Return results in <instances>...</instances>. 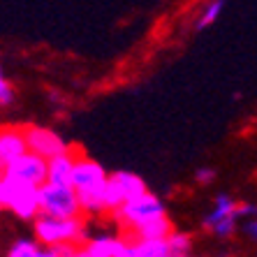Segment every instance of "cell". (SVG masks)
<instances>
[{
	"label": "cell",
	"mask_w": 257,
	"mask_h": 257,
	"mask_svg": "<svg viewBox=\"0 0 257 257\" xmlns=\"http://www.w3.org/2000/svg\"><path fill=\"white\" fill-rule=\"evenodd\" d=\"M222 10H225V0H209L206 7H204L202 17H199V21H197V30H202V28H206V26L213 24L215 19L220 17Z\"/></svg>",
	"instance_id": "cell-14"
},
{
	"label": "cell",
	"mask_w": 257,
	"mask_h": 257,
	"mask_svg": "<svg viewBox=\"0 0 257 257\" xmlns=\"http://www.w3.org/2000/svg\"><path fill=\"white\" fill-rule=\"evenodd\" d=\"M236 218H257V204L236 202Z\"/></svg>",
	"instance_id": "cell-17"
},
{
	"label": "cell",
	"mask_w": 257,
	"mask_h": 257,
	"mask_svg": "<svg viewBox=\"0 0 257 257\" xmlns=\"http://www.w3.org/2000/svg\"><path fill=\"white\" fill-rule=\"evenodd\" d=\"M245 232H248V234L252 236V239L257 241V218H255V220H250L248 225H245Z\"/></svg>",
	"instance_id": "cell-19"
},
{
	"label": "cell",
	"mask_w": 257,
	"mask_h": 257,
	"mask_svg": "<svg viewBox=\"0 0 257 257\" xmlns=\"http://www.w3.org/2000/svg\"><path fill=\"white\" fill-rule=\"evenodd\" d=\"M14 102V88L12 84L3 77V65H0V107H7Z\"/></svg>",
	"instance_id": "cell-15"
},
{
	"label": "cell",
	"mask_w": 257,
	"mask_h": 257,
	"mask_svg": "<svg viewBox=\"0 0 257 257\" xmlns=\"http://www.w3.org/2000/svg\"><path fill=\"white\" fill-rule=\"evenodd\" d=\"M21 153H26V142L21 130H14V127L0 130V176L5 174L7 165Z\"/></svg>",
	"instance_id": "cell-9"
},
{
	"label": "cell",
	"mask_w": 257,
	"mask_h": 257,
	"mask_svg": "<svg viewBox=\"0 0 257 257\" xmlns=\"http://www.w3.org/2000/svg\"><path fill=\"white\" fill-rule=\"evenodd\" d=\"M5 257H60L56 248H44L37 241L30 239H19L10 245Z\"/></svg>",
	"instance_id": "cell-12"
},
{
	"label": "cell",
	"mask_w": 257,
	"mask_h": 257,
	"mask_svg": "<svg viewBox=\"0 0 257 257\" xmlns=\"http://www.w3.org/2000/svg\"><path fill=\"white\" fill-rule=\"evenodd\" d=\"M5 176L10 179H17L26 186H33V188H42L47 183V160H42L40 156L35 153H21L19 158H14L5 169Z\"/></svg>",
	"instance_id": "cell-8"
},
{
	"label": "cell",
	"mask_w": 257,
	"mask_h": 257,
	"mask_svg": "<svg viewBox=\"0 0 257 257\" xmlns=\"http://www.w3.org/2000/svg\"><path fill=\"white\" fill-rule=\"evenodd\" d=\"M35 236L44 248H63V245H77L86 239V227L81 218H35Z\"/></svg>",
	"instance_id": "cell-2"
},
{
	"label": "cell",
	"mask_w": 257,
	"mask_h": 257,
	"mask_svg": "<svg viewBox=\"0 0 257 257\" xmlns=\"http://www.w3.org/2000/svg\"><path fill=\"white\" fill-rule=\"evenodd\" d=\"M0 211H3V209H0Z\"/></svg>",
	"instance_id": "cell-20"
},
{
	"label": "cell",
	"mask_w": 257,
	"mask_h": 257,
	"mask_svg": "<svg viewBox=\"0 0 257 257\" xmlns=\"http://www.w3.org/2000/svg\"><path fill=\"white\" fill-rule=\"evenodd\" d=\"M213 176H215V172H213V169H209V167H202V169H197V172H195L197 183H211V181H213Z\"/></svg>",
	"instance_id": "cell-18"
},
{
	"label": "cell",
	"mask_w": 257,
	"mask_h": 257,
	"mask_svg": "<svg viewBox=\"0 0 257 257\" xmlns=\"http://www.w3.org/2000/svg\"><path fill=\"white\" fill-rule=\"evenodd\" d=\"M146 192V183L142 176L132 172H114L107 176V188H104V211L116 213L123 204L142 197Z\"/></svg>",
	"instance_id": "cell-6"
},
{
	"label": "cell",
	"mask_w": 257,
	"mask_h": 257,
	"mask_svg": "<svg viewBox=\"0 0 257 257\" xmlns=\"http://www.w3.org/2000/svg\"><path fill=\"white\" fill-rule=\"evenodd\" d=\"M227 218H236V199H232L229 195H218L213 199V209L204 215V227H213L218 222L227 220Z\"/></svg>",
	"instance_id": "cell-11"
},
{
	"label": "cell",
	"mask_w": 257,
	"mask_h": 257,
	"mask_svg": "<svg viewBox=\"0 0 257 257\" xmlns=\"http://www.w3.org/2000/svg\"><path fill=\"white\" fill-rule=\"evenodd\" d=\"M114 215H116V220L127 229V234H132L135 229L144 227L146 222L156 220L160 215H167V209H165V204H162V199L158 197V195L146 190L142 197L123 204Z\"/></svg>",
	"instance_id": "cell-5"
},
{
	"label": "cell",
	"mask_w": 257,
	"mask_h": 257,
	"mask_svg": "<svg viewBox=\"0 0 257 257\" xmlns=\"http://www.w3.org/2000/svg\"><path fill=\"white\" fill-rule=\"evenodd\" d=\"M40 188L26 186L17 179L0 176V209H10L21 220H33L40 215V202H37Z\"/></svg>",
	"instance_id": "cell-3"
},
{
	"label": "cell",
	"mask_w": 257,
	"mask_h": 257,
	"mask_svg": "<svg viewBox=\"0 0 257 257\" xmlns=\"http://www.w3.org/2000/svg\"><path fill=\"white\" fill-rule=\"evenodd\" d=\"M24 135V142H26V151L40 156L42 160H51V158H58L63 153H70V146L63 142V137H58L56 132L47 130V127H40V125H26L21 130Z\"/></svg>",
	"instance_id": "cell-7"
},
{
	"label": "cell",
	"mask_w": 257,
	"mask_h": 257,
	"mask_svg": "<svg viewBox=\"0 0 257 257\" xmlns=\"http://www.w3.org/2000/svg\"><path fill=\"white\" fill-rule=\"evenodd\" d=\"M60 257H93L88 255L86 248H77V245H63V248H56Z\"/></svg>",
	"instance_id": "cell-16"
},
{
	"label": "cell",
	"mask_w": 257,
	"mask_h": 257,
	"mask_svg": "<svg viewBox=\"0 0 257 257\" xmlns=\"http://www.w3.org/2000/svg\"><path fill=\"white\" fill-rule=\"evenodd\" d=\"M109 174L102 169L100 162L90 158H77L72 169L70 188L77 192L79 206L84 213H102L104 211V188Z\"/></svg>",
	"instance_id": "cell-1"
},
{
	"label": "cell",
	"mask_w": 257,
	"mask_h": 257,
	"mask_svg": "<svg viewBox=\"0 0 257 257\" xmlns=\"http://www.w3.org/2000/svg\"><path fill=\"white\" fill-rule=\"evenodd\" d=\"M118 243H120L118 236L104 234V236H93V239H88L84 248L88 250V255H93V257H116Z\"/></svg>",
	"instance_id": "cell-13"
},
{
	"label": "cell",
	"mask_w": 257,
	"mask_h": 257,
	"mask_svg": "<svg viewBox=\"0 0 257 257\" xmlns=\"http://www.w3.org/2000/svg\"><path fill=\"white\" fill-rule=\"evenodd\" d=\"M74 162H77L74 151L63 153V156H58V158H51V160L47 162V183H54V186H70Z\"/></svg>",
	"instance_id": "cell-10"
},
{
	"label": "cell",
	"mask_w": 257,
	"mask_h": 257,
	"mask_svg": "<svg viewBox=\"0 0 257 257\" xmlns=\"http://www.w3.org/2000/svg\"><path fill=\"white\" fill-rule=\"evenodd\" d=\"M37 202H40V215L47 218H79L81 206H79L77 192L70 186H54V183H44L37 192Z\"/></svg>",
	"instance_id": "cell-4"
}]
</instances>
